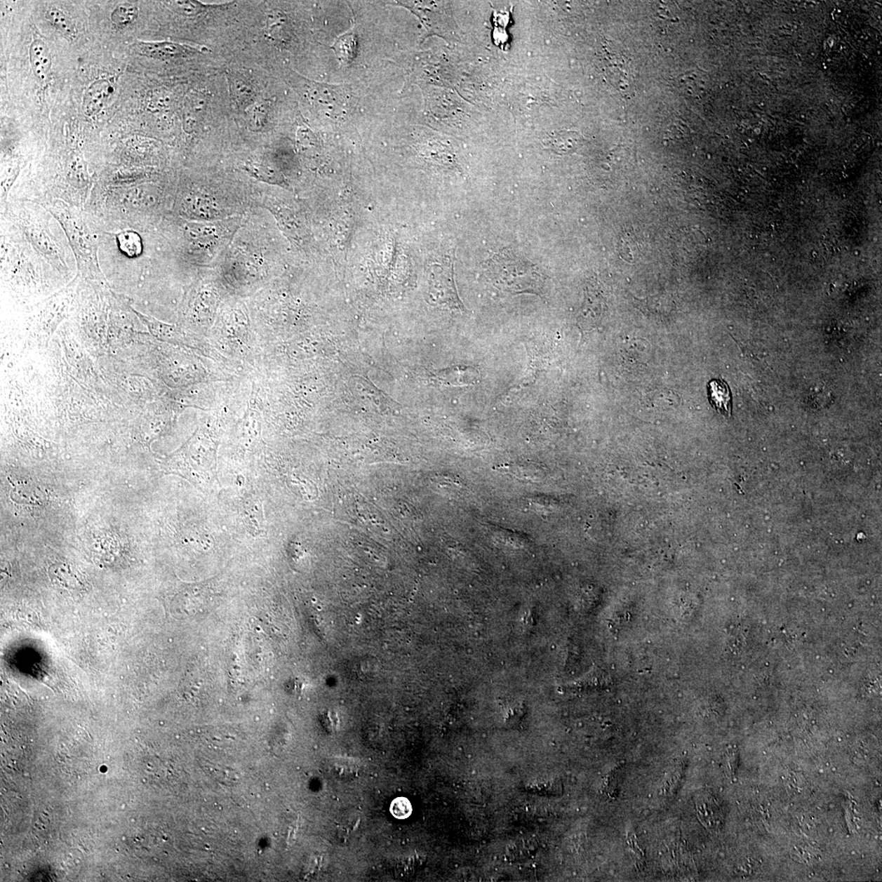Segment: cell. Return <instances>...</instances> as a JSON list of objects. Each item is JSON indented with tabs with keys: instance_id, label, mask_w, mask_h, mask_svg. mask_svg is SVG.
<instances>
[{
	"instance_id": "6da1fadb",
	"label": "cell",
	"mask_w": 882,
	"mask_h": 882,
	"mask_svg": "<svg viewBox=\"0 0 882 882\" xmlns=\"http://www.w3.org/2000/svg\"><path fill=\"white\" fill-rule=\"evenodd\" d=\"M486 272L493 285L502 291L540 294L544 288V275L512 249L495 253L486 262Z\"/></svg>"
},
{
	"instance_id": "7a4b0ae2",
	"label": "cell",
	"mask_w": 882,
	"mask_h": 882,
	"mask_svg": "<svg viewBox=\"0 0 882 882\" xmlns=\"http://www.w3.org/2000/svg\"><path fill=\"white\" fill-rule=\"evenodd\" d=\"M48 209L61 222L76 253L79 266L88 267L98 272L99 266L95 243L81 217L60 201L50 204Z\"/></svg>"
},
{
	"instance_id": "3957f363",
	"label": "cell",
	"mask_w": 882,
	"mask_h": 882,
	"mask_svg": "<svg viewBox=\"0 0 882 882\" xmlns=\"http://www.w3.org/2000/svg\"><path fill=\"white\" fill-rule=\"evenodd\" d=\"M605 48L603 67L608 81L622 94L629 95L634 91L635 82L634 68L622 50L615 49L609 44Z\"/></svg>"
},
{
	"instance_id": "277c9868",
	"label": "cell",
	"mask_w": 882,
	"mask_h": 882,
	"mask_svg": "<svg viewBox=\"0 0 882 882\" xmlns=\"http://www.w3.org/2000/svg\"><path fill=\"white\" fill-rule=\"evenodd\" d=\"M429 267L431 295L439 303L463 310L453 281V259L450 257L443 258L441 262L431 263Z\"/></svg>"
},
{
	"instance_id": "5b68a950",
	"label": "cell",
	"mask_w": 882,
	"mask_h": 882,
	"mask_svg": "<svg viewBox=\"0 0 882 882\" xmlns=\"http://www.w3.org/2000/svg\"><path fill=\"white\" fill-rule=\"evenodd\" d=\"M227 79L234 106L240 112H246L256 103L258 97L252 76L246 72L232 71L227 73Z\"/></svg>"
},
{
	"instance_id": "8992f818",
	"label": "cell",
	"mask_w": 882,
	"mask_h": 882,
	"mask_svg": "<svg viewBox=\"0 0 882 882\" xmlns=\"http://www.w3.org/2000/svg\"><path fill=\"white\" fill-rule=\"evenodd\" d=\"M134 51L137 53L161 60L175 59L186 57L196 53V50L190 46L173 42H142L133 44Z\"/></svg>"
},
{
	"instance_id": "52a82bcc",
	"label": "cell",
	"mask_w": 882,
	"mask_h": 882,
	"mask_svg": "<svg viewBox=\"0 0 882 882\" xmlns=\"http://www.w3.org/2000/svg\"><path fill=\"white\" fill-rule=\"evenodd\" d=\"M114 92L113 82L109 79L94 81L86 89L83 98L82 109L87 116H94L102 111Z\"/></svg>"
},
{
	"instance_id": "ba28073f",
	"label": "cell",
	"mask_w": 882,
	"mask_h": 882,
	"mask_svg": "<svg viewBox=\"0 0 882 882\" xmlns=\"http://www.w3.org/2000/svg\"><path fill=\"white\" fill-rule=\"evenodd\" d=\"M29 60L34 76L41 82L46 81L51 74L52 56L43 39L34 38L29 47Z\"/></svg>"
},
{
	"instance_id": "9c48e42d",
	"label": "cell",
	"mask_w": 882,
	"mask_h": 882,
	"mask_svg": "<svg viewBox=\"0 0 882 882\" xmlns=\"http://www.w3.org/2000/svg\"><path fill=\"white\" fill-rule=\"evenodd\" d=\"M711 406L726 417L732 413V395L730 387L722 380H712L707 387Z\"/></svg>"
},
{
	"instance_id": "30bf717a",
	"label": "cell",
	"mask_w": 882,
	"mask_h": 882,
	"mask_svg": "<svg viewBox=\"0 0 882 882\" xmlns=\"http://www.w3.org/2000/svg\"><path fill=\"white\" fill-rule=\"evenodd\" d=\"M220 232V227L214 223L190 222L184 227L187 240L198 243L199 245L218 238Z\"/></svg>"
},
{
	"instance_id": "8fae6325",
	"label": "cell",
	"mask_w": 882,
	"mask_h": 882,
	"mask_svg": "<svg viewBox=\"0 0 882 882\" xmlns=\"http://www.w3.org/2000/svg\"><path fill=\"white\" fill-rule=\"evenodd\" d=\"M580 141L581 137L579 133L564 131L550 134L543 143L555 152L567 153L574 151Z\"/></svg>"
},
{
	"instance_id": "7c38bea8",
	"label": "cell",
	"mask_w": 882,
	"mask_h": 882,
	"mask_svg": "<svg viewBox=\"0 0 882 882\" xmlns=\"http://www.w3.org/2000/svg\"><path fill=\"white\" fill-rule=\"evenodd\" d=\"M208 102V96L204 93L199 92L193 97L190 107L185 114V119H184V126L187 131H195L198 124L201 123L204 113L206 112Z\"/></svg>"
},
{
	"instance_id": "4fadbf2b",
	"label": "cell",
	"mask_w": 882,
	"mask_h": 882,
	"mask_svg": "<svg viewBox=\"0 0 882 882\" xmlns=\"http://www.w3.org/2000/svg\"><path fill=\"white\" fill-rule=\"evenodd\" d=\"M271 107L267 102H256L246 111L248 127L253 132L265 129L270 118Z\"/></svg>"
},
{
	"instance_id": "5bb4252c",
	"label": "cell",
	"mask_w": 882,
	"mask_h": 882,
	"mask_svg": "<svg viewBox=\"0 0 882 882\" xmlns=\"http://www.w3.org/2000/svg\"><path fill=\"white\" fill-rule=\"evenodd\" d=\"M116 241L119 250L128 258L140 256L142 242L140 236L132 231H123L117 234Z\"/></svg>"
},
{
	"instance_id": "9a60e30c",
	"label": "cell",
	"mask_w": 882,
	"mask_h": 882,
	"mask_svg": "<svg viewBox=\"0 0 882 882\" xmlns=\"http://www.w3.org/2000/svg\"><path fill=\"white\" fill-rule=\"evenodd\" d=\"M46 17L48 21L63 36L68 38H73L76 36V27H74L71 18L62 10L56 7L49 8L46 13Z\"/></svg>"
},
{
	"instance_id": "2e32d148",
	"label": "cell",
	"mask_w": 882,
	"mask_h": 882,
	"mask_svg": "<svg viewBox=\"0 0 882 882\" xmlns=\"http://www.w3.org/2000/svg\"><path fill=\"white\" fill-rule=\"evenodd\" d=\"M173 12L186 18H195L206 13L215 6L206 5L198 1H163Z\"/></svg>"
},
{
	"instance_id": "e0dca14e",
	"label": "cell",
	"mask_w": 882,
	"mask_h": 882,
	"mask_svg": "<svg viewBox=\"0 0 882 882\" xmlns=\"http://www.w3.org/2000/svg\"><path fill=\"white\" fill-rule=\"evenodd\" d=\"M139 9L135 4H119L112 13V21L116 27L123 28L135 22Z\"/></svg>"
},
{
	"instance_id": "ac0fdd59",
	"label": "cell",
	"mask_w": 882,
	"mask_h": 882,
	"mask_svg": "<svg viewBox=\"0 0 882 882\" xmlns=\"http://www.w3.org/2000/svg\"><path fill=\"white\" fill-rule=\"evenodd\" d=\"M246 171L260 180L269 182H280L281 177L271 164L267 162H252L246 166Z\"/></svg>"
},
{
	"instance_id": "d6986e66",
	"label": "cell",
	"mask_w": 882,
	"mask_h": 882,
	"mask_svg": "<svg viewBox=\"0 0 882 882\" xmlns=\"http://www.w3.org/2000/svg\"><path fill=\"white\" fill-rule=\"evenodd\" d=\"M335 52L341 61L351 62L355 55L356 38L353 34H347L338 39L335 48Z\"/></svg>"
},
{
	"instance_id": "ffe728a7",
	"label": "cell",
	"mask_w": 882,
	"mask_h": 882,
	"mask_svg": "<svg viewBox=\"0 0 882 882\" xmlns=\"http://www.w3.org/2000/svg\"><path fill=\"white\" fill-rule=\"evenodd\" d=\"M191 209L194 214L203 218H213L218 213L216 203L211 199L199 197L191 203Z\"/></svg>"
},
{
	"instance_id": "44dd1931",
	"label": "cell",
	"mask_w": 882,
	"mask_h": 882,
	"mask_svg": "<svg viewBox=\"0 0 882 882\" xmlns=\"http://www.w3.org/2000/svg\"><path fill=\"white\" fill-rule=\"evenodd\" d=\"M392 814L397 819L405 820L412 813L410 802L408 799L400 797L392 802Z\"/></svg>"
}]
</instances>
